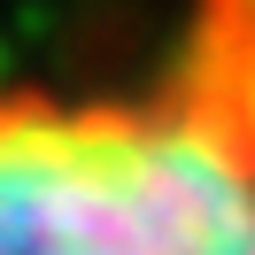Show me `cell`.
<instances>
[{"instance_id":"6da1fadb","label":"cell","mask_w":255,"mask_h":255,"mask_svg":"<svg viewBox=\"0 0 255 255\" xmlns=\"http://www.w3.org/2000/svg\"><path fill=\"white\" fill-rule=\"evenodd\" d=\"M0 255H255V162L170 85L0 78Z\"/></svg>"},{"instance_id":"7a4b0ae2","label":"cell","mask_w":255,"mask_h":255,"mask_svg":"<svg viewBox=\"0 0 255 255\" xmlns=\"http://www.w3.org/2000/svg\"><path fill=\"white\" fill-rule=\"evenodd\" d=\"M162 85L232 155L255 162V0H193L186 54H178V70Z\"/></svg>"}]
</instances>
